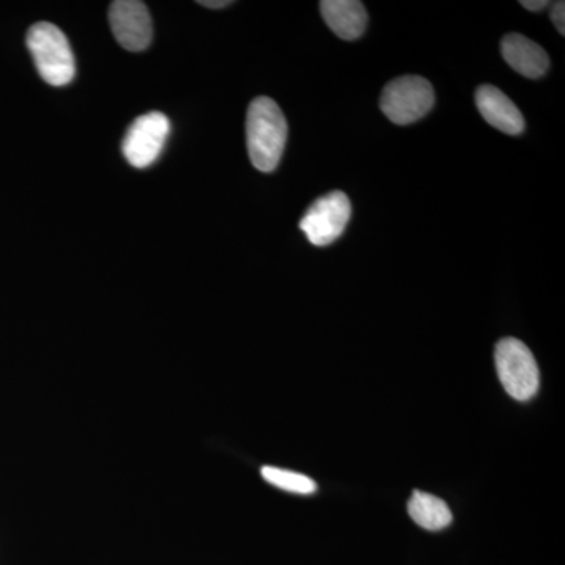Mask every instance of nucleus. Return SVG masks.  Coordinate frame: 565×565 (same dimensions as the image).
<instances>
[{
	"instance_id": "obj_1",
	"label": "nucleus",
	"mask_w": 565,
	"mask_h": 565,
	"mask_svg": "<svg viewBox=\"0 0 565 565\" xmlns=\"http://www.w3.org/2000/svg\"><path fill=\"white\" fill-rule=\"evenodd\" d=\"M245 129L253 167L263 173L274 172L288 139V122L278 104L267 96L253 99Z\"/></svg>"
},
{
	"instance_id": "obj_2",
	"label": "nucleus",
	"mask_w": 565,
	"mask_h": 565,
	"mask_svg": "<svg viewBox=\"0 0 565 565\" xmlns=\"http://www.w3.org/2000/svg\"><path fill=\"white\" fill-rule=\"evenodd\" d=\"M28 47L44 82L68 85L76 76V62L65 33L51 22H36L28 33Z\"/></svg>"
},
{
	"instance_id": "obj_3",
	"label": "nucleus",
	"mask_w": 565,
	"mask_h": 565,
	"mask_svg": "<svg viewBox=\"0 0 565 565\" xmlns=\"http://www.w3.org/2000/svg\"><path fill=\"white\" fill-rule=\"evenodd\" d=\"M494 366L505 393L516 401H530L539 392L537 362L525 343L504 338L494 348Z\"/></svg>"
},
{
	"instance_id": "obj_4",
	"label": "nucleus",
	"mask_w": 565,
	"mask_h": 565,
	"mask_svg": "<svg viewBox=\"0 0 565 565\" xmlns=\"http://www.w3.org/2000/svg\"><path fill=\"white\" fill-rule=\"evenodd\" d=\"M433 85L424 77L404 76L390 82L381 96V109L394 125L405 126L422 120L433 110Z\"/></svg>"
},
{
	"instance_id": "obj_5",
	"label": "nucleus",
	"mask_w": 565,
	"mask_h": 565,
	"mask_svg": "<svg viewBox=\"0 0 565 565\" xmlns=\"http://www.w3.org/2000/svg\"><path fill=\"white\" fill-rule=\"evenodd\" d=\"M352 206L343 192H330L316 200L300 221V230L316 247L330 245L344 233Z\"/></svg>"
},
{
	"instance_id": "obj_6",
	"label": "nucleus",
	"mask_w": 565,
	"mask_h": 565,
	"mask_svg": "<svg viewBox=\"0 0 565 565\" xmlns=\"http://www.w3.org/2000/svg\"><path fill=\"white\" fill-rule=\"evenodd\" d=\"M170 120L161 111L141 115L129 126L122 140V154L136 169H147L158 161L169 139Z\"/></svg>"
},
{
	"instance_id": "obj_7",
	"label": "nucleus",
	"mask_w": 565,
	"mask_h": 565,
	"mask_svg": "<svg viewBox=\"0 0 565 565\" xmlns=\"http://www.w3.org/2000/svg\"><path fill=\"white\" fill-rule=\"evenodd\" d=\"M109 22L115 40L125 50H147L152 40V21L147 6L139 0H117L110 3Z\"/></svg>"
},
{
	"instance_id": "obj_8",
	"label": "nucleus",
	"mask_w": 565,
	"mask_h": 565,
	"mask_svg": "<svg viewBox=\"0 0 565 565\" xmlns=\"http://www.w3.org/2000/svg\"><path fill=\"white\" fill-rule=\"evenodd\" d=\"M479 114L498 131L519 136L525 131V118L508 95L493 85H482L476 92Z\"/></svg>"
},
{
	"instance_id": "obj_9",
	"label": "nucleus",
	"mask_w": 565,
	"mask_h": 565,
	"mask_svg": "<svg viewBox=\"0 0 565 565\" xmlns=\"http://www.w3.org/2000/svg\"><path fill=\"white\" fill-rule=\"evenodd\" d=\"M505 63L527 79H541L550 68L548 54L522 33H509L501 41Z\"/></svg>"
},
{
	"instance_id": "obj_10",
	"label": "nucleus",
	"mask_w": 565,
	"mask_h": 565,
	"mask_svg": "<svg viewBox=\"0 0 565 565\" xmlns=\"http://www.w3.org/2000/svg\"><path fill=\"white\" fill-rule=\"evenodd\" d=\"M323 21L341 40L360 39L366 31L367 13L356 0H323L319 3Z\"/></svg>"
},
{
	"instance_id": "obj_11",
	"label": "nucleus",
	"mask_w": 565,
	"mask_h": 565,
	"mask_svg": "<svg viewBox=\"0 0 565 565\" xmlns=\"http://www.w3.org/2000/svg\"><path fill=\"white\" fill-rule=\"evenodd\" d=\"M408 514L416 525L427 531H440L451 525L452 514L441 498L415 490L408 501Z\"/></svg>"
},
{
	"instance_id": "obj_12",
	"label": "nucleus",
	"mask_w": 565,
	"mask_h": 565,
	"mask_svg": "<svg viewBox=\"0 0 565 565\" xmlns=\"http://www.w3.org/2000/svg\"><path fill=\"white\" fill-rule=\"evenodd\" d=\"M262 475L269 484L278 487L285 492L311 494L318 490L313 479L305 475L294 473V471L282 470V468L263 467Z\"/></svg>"
},
{
	"instance_id": "obj_13",
	"label": "nucleus",
	"mask_w": 565,
	"mask_h": 565,
	"mask_svg": "<svg viewBox=\"0 0 565 565\" xmlns=\"http://www.w3.org/2000/svg\"><path fill=\"white\" fill-rule=\"evenodd\" d=\"M565 3L556 2L552 10V21L561 36L565 35Z\"/></svg>"
},
{
	"instance_id": "obj_14",
	"label": "nucleus",
	"mask_w": 565,
	"mask_h": 565,
	"mask_svg": "<svg viewBox=\"0 0 565 565\" xmlns=\"http://www.w3.org/2000/svg\"><path fill=\"white\" fill-rule=\"evenodd\" d=\"M520 3H522V7H525V9L530 11H542L550 6V2H546V0H523V2Z\"/></svg>"
},
{
	"instance_id": "obj_15",
	"label": "nucleus",
	"mask_w": 565,
	"mask_h": 565,
	"mask_svg": "<svg viewBox=\"0 0 565 565\" xmlns=\"http://www.w3.org/2000/svg\"><path fill=\"white\" fill-rule=\"evenodd\" d=\"M200 6L206 7V9H225V7L232 6V2L230 0H202V2H199Z\"/></svg>"
}]
</instances>
